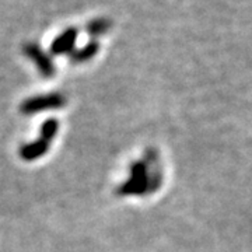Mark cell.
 <instances>
[{"label":"cell","instance_id":"obj_1","mask_svg":"<svg viewBox=\"0 0 252 252\" xmlns=\"http://www.w3.org/2000/svg\"><path fill=\"white\" fill-rule=\"evenodd\" d=\"M149 192V171L144 161H135L130 165V180L125 181L117 189L118 195H143Z\"/></svg>","mask_w":252,"mask_h":252},{"label":"cell","instance_id":"obj_2","mask_svg":"<svg viewBox=\"0 0 252 252\" xmlns=\"http://www.w3.org/2000/svg\"><path fill=\"white\" fill-rule=\"evenodd\" d=\"M66 99L62 94L52 93V94H45V95H36L31 98L26 99L20 111L26 115L36 114V112H42V111H49V109H59L64 105Z\"/></svg>","mask_w":252,"mask_h":252},{"label":"cell","instance_id":"obj_3","mask_svg":"<svg viewBox=\"0 0 252 252\" xmlns=\"http://www.w3.org/2000/svg\"><path fill=\"white\" fill-rule=\"evenodd\" d=\"M23 52L27 56L28 59H31L34 64L38 67L39 73L44 77H52L55 74V64L52 58L46 54L45 51L36 44H26L23 48Z\"/></svg>","mask_w":252,"mask_h":252},{"label":"cell","instance_id":"obj_4","mask_svg":"<svg viewBox=\"0 0 252 252\" xmlns=\"http://www.w3.org/2000/svg\"><path fill=\"white\" fill-rule=\"evenodd\" d=\"M77 36H79V31L77 28L69 27L63 31L62 34L55 38L51 44V55L54 56H59V55H69L74 49L76 45V41H77Z\"/></svg>","mask_w":252,"mask_h":252},{"label":"cell","instance_id":"obj_5","mask_svg":"<svg viewBox=\"0 0 252 252\" xmlns=\"http://www.w3.org/2000/svg\"><path fill=\"white\" fill-rule=\"evenodd\" d=\"M48 147H49V143L42 140V139H38L32 143H28L26 146L21 147L20 150V157L26 161H32V160H36L39 157H42L44 154L48 152Z\"/></svg>","mask_w":252,"mask_h":252},{"label":"cell","instance_id":"obj_6","mask_svg":"<svg viewBox=\"0 0 252 252\" xmlns=\"http://www.w3.org/2000/svg\"><path fill=\"white\" fill-rule=\"evenodd\" d=\"M99 44L98 41H90L89 44H86L81 48L73 49L72 52L69 54V58L73 63H83L86 61H89L91 58H94L95 55L98 54Z\"/></svg>","mask_w":252,"mask_h":252},{"label":"cell","instance_id":"obj_7","mask_svg":"<svg viewBox=\"0 0 252 252\" xmlns=\"http://www.w3.org/2000/svg\"><path fill=\"white\" fill-rule=\"evenodd\" d=\"M109 28H111V21H109L108 18H94V20H91L90 23L87 24L86 31H87L89 35L95 38V36L105 34Z\"/></svg>","mask_w":252,"mask_h":252},{"label":"cell","instance_id":"obj_8","mask_svg":"<svg viewBox=\"0 0 252 252\" xmlns=\"http://www.w3.org/2000/svg\"><path fill=\"white\" fill-rule=\"evenodd\" d=\"M58 129H59V122L56 119H48L41 127V139L49 143L58 133Z\"/></svg>","mask_w":252,"mask_h":252}]
</instances>
